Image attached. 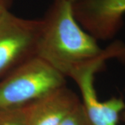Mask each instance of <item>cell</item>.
<instances>
[{
    "label": "cell",
    "instance_id": "cell-1",
    "mask_svg": "<svg viewBox=\"0 0 125 125\" xmlns=\"http://www.w3.org/2000/svg\"><path fill=\"white\" fill-rule=\"evenodd\" d=\"M43 20L36 56L71 78L102 58H120L125 44L113 42L105 49L81 27L74 16L72 3L56 0Z\"/></svg>",
    "mask_w": 125,
    "mask_h": 125
},
{
    "label": "cell",
    "instance_id": "cell-2",
    "mask_svg": "<svg viewBox=\"0 0 125 125\" xmlns=\"http://www.w3.org/2000/svg\"><path fill=\"white\" fill-rule=\"evenodd\" d=\"M65 76L38 56L10 72L0 81V110L26 106L65 85Z\"/></svg>",
    "mask_w": 125,
    "mask_h": 125
},
{
    "label": "cell",
    "instance_id": "cell-3",
    "mask_svg": "<svg viewBox=\"0 0 125 125\" xmlns=\"http://www.w3.org/2000/svg\"><path fill=\"white\" fill-rule=\"evenodd\" d=\"M42 20L20 18L7 11L0 17V79L36 57Z\"/></svg>",
    "mask_w": 125,
    "mask_h": 125
},
{
    "label": "cell",
    "instance_id": "cell-4",
    "mask_svg": "<svg viewBox=\"0 0 125 125\" xmlns=\"http://www.w3.org/2000/svg\"><path fill=\"white\" fill-rule=\"evenodd\" d=\"M72 10L77 22L96 40H109L123 25L125 0H76Z\"/></svg>",
    "mask_w": 125,
    "mask_h": 125
},
{
    "label": "cell",
    "instance_id": "cell-5",
    "mask_svg": "<svg viewBox=\"0 0 125 125\" xmlns=\"http://www.w3.org/2000/svg\"><path fill=\"white\" fill-rule=\"evenodd\" d=\"M107 60L102 58L72 76L80 90L81 102L88 125H118L121 113L125 110V102L122 97H113L100 101L97 97L94 86V75L104 67Z\"/></svg>",
    "mask_w": 125,
    "mask_h": 125
},
{
    "label": "cell",
    "instance_id": "cell-6",
    "mask_svg": "<svg viewBox=\"0 0 125 125\" xmlns=\"http://www.w3.org/2000/svg\"><path fill=\"white\" fill-rule=\"evenodd\" d=\"M81 103L76 93L62 86L27 105V125H59Z\"/></svg>",
    "mask_w": 125,
    "mask_h": 125
},
{
    "label": "cell",
    "instance_id": "cell-7",
    "mask_svg": "<svg viewBox=\"0 0 125 125\" xmlns=\"http://www.w3.org/2000/svg\"><path fill=\"white\" fill-rule=\"evenodd\" d=\"M26 106L0 110V125H27Z\"/></svg>",
    "mask_w": 125,
    "mask_h": 125
},
{
    "label": "cell",
    "instance_id": "cell-8",
    "mask_svg": "<svg viewBox=\"0 0 125 125\" xmlns=\"http://www.w3.org/2000/svg\"><path fill=\"white\" fill-rule=\"evenodd\" d=\"M59 125H88L81 103L80 106L72 113Z\"/></svg>",
    "mask_w": 125,
    "mask_h": 125
},
{
    "label": "cell",
    "instance_id": "cell-9",
    "mask_svg": "<svg viewBox=\"0 0 125 125\" xmlns=\"http://www.w3.org/2000/svg\"><path fill=\"white\" fill-rule=\"evenodd\" d=\"M13 0H0V17L3 14L9 11Z\"/></svg>",
    "mask_w": 125,
    "mask_h": 125
},
{
    "label": "cell",
    "instance_id": "cell-10",
    "mask_svg": "<svg viewBox=\"0 0 125 125\" xmlns=\"http://www.w3.org/2000/svg\"><path fill=\"white\" fill-rule=\"evenodd\" d=\"M120 60L122 61H125V45L124 46V47H123V49H122V54H121V57ZM120 120L125 122V110L121 113Z\"/></svg>",
    "mask_w": 125,
    "mask_h": 125
},
{
    "label": "cell",
    "instance_id": "cell-11",
    "mask_svg": "<svg viewBox=\"0 0 125 125\" xmlns=\"http://www.w3.org/2000/svg\"><path fill=\"white\" fill-rule=\"evenodd\" d=\"M67 1H71L72 3H73V2H74L75 1H76V0H67Z\"/></svg>",
    "mask_w": 125,
    "mask_h": 125
}]
</instances>
